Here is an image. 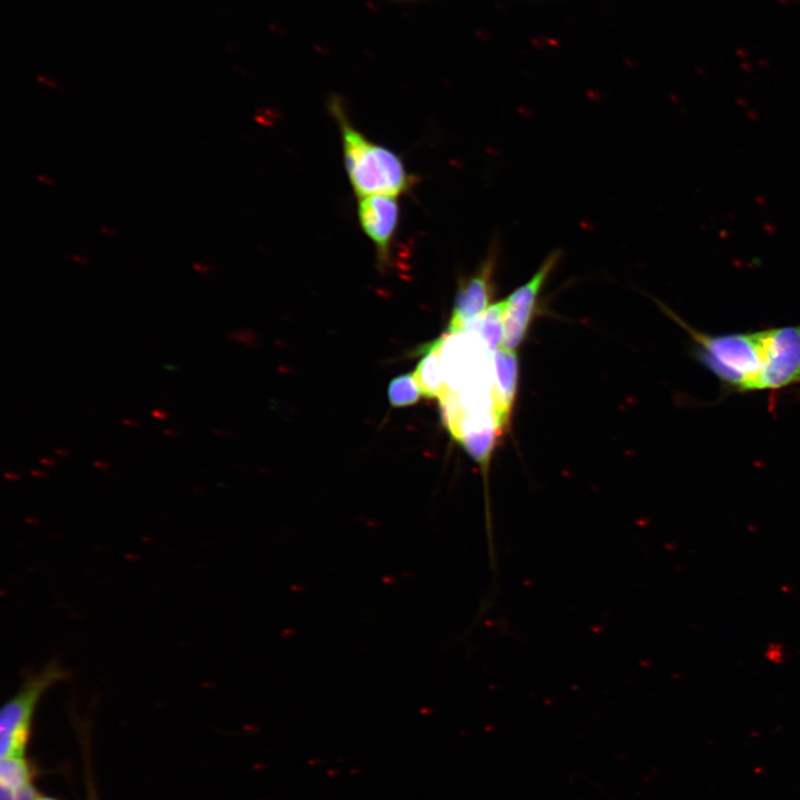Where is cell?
Here are the masks:
<instances>
[{"label": "cell", "mask_w": 800, "mask_h": 800, "mask_svg": "<svg viewBox=\"0 0 800 800\" xmlns=\"http://www.w3.org/2000/svg\"><path fill=\"white\" fill-rule=\"evenodd\" d=\"M357 216L362 231L373 243L379 259L388 260L400 223L398 197L387 194L360 197Z\"/></svg>", "instance_id": "7"}, {"label": "cell", "mask_w": 800, "mask_h": 800, "mask_svg": "<svg viewBox=\"0 0 800 800\" xmlns=\"http://www.w3.org/2000/svg\"><path fill=\"white\" fill-rule=\"evenodd\" d=\"M392 1H399V2L401 1L402 2V1H414V0H392Z\"/></svg>", "instance_id": "22"}, {"label": "cell", "mask_w": 800, "mask_h": 800, "mask_svg": "<svg viewBox=\"0 0 800 800\" xmlns=\"http://www.w3.org/2000/svg\"><path fill=\"white\" fill-rule=\"evenodd\" d=\"M764 362L757 391L777 393L800 383V324L763 329Z\"/></svg>", "instance_id": "4"}, {"label": "cell", "mask_w": 800, "mask_h": 800, "mask_svg": "<svg viewBox=\"0 0 800 800\" xmlns=\"http://www.w3.org/2000/svg\"><path fill=\"white\" fill-rule=\"evenodd\" d=\"M0 791L1 800H36L40 797L32 784L24 756L1 758Z\"/></svg>", "instance_id": "9"}, {"label": "cell", "mask_w": 800, "mask_h": 800, "mask_svg": "<svg viewBox=\"0 0 800 800\" xmlns=\"http://www.w3.org/2000/svg\"><path fill=\"white\" fill-rule=\"evenodd\" d=\"M492 412L501 430L509 423L513 408L517 381L518 359L514 350L500 347L492 354Z\"/></svg>", "instance_id": "8"}, {"label": "cell", "mask_w": 800, "mask_h": 800, "mask_svg": "<svg viewBox=\"0 0 800 800\" xmlns=\"http://www.w3.org/2000/svg\"><path fill=\"white\" fill-rule=\"evenodd\" d=\"M68 671L51 660L24 677L18 691L3 704L0 713V756H24L32 718L42 696L63 682Z\"/></svg>", "instance_id": "3"}, {"label": "cell", "mask_w": 800, "mask_h": 800, "mask_svg": "<svg viewBox=\"0 0 800 800\" xmlns=\"http://www.w3.org/2000/svg\"><path fill=\"white\" fill-rule=\"evenodd\" d=\"M40 463L43 464V466H47V467H52V466L56 464V461H54L53 459L43 457V458L40 459Z\"/></svg>", "instance_id": "14"}, {"label": "cell", "mask_w": 800, "mask_h": 800, "mask_svg": "<svg viewBox=\"0 0 800 800\" xmlns=\"http://www.w3.org/2000/svg\"><path fill=\"white\" fill-rule=\"evenodd\" d=\"M30 472H31V474L37 476V477H44L47 474L42 470H31Z\"/></svg>", "instance_id": "20"}, {"label": "cell", "mask_w": 800, "mask_h": 800, "mask_svg": "<svg viewBox=\"0 0 800 800\" xmlns=\"http://www.w3.org/2000/svg\"><path fill=\"white\" fill-rule=\"evenodd\" d=\"M93 466L97 468H100V469H107L109 467V464L106 461H101V460L94 461Z\"/></svg>", "instance_id": "16"}, {"label": "cell", "mask_w": 800, "mask_h": 800, "mask_svg": "<svg viewBox=\"0 0 800 800\" xmlns=\"http://www.w3.org/2000/svg\"><path fill=\"white\" fill-rule=\"evenodd\" d=\"M503 312L504 300H501L491 304L479 318L468 324L463 331L473 332L484 348L490 353H494L502 343Z\"/></svg>", "instance_id": "11"}, {"label": "cell", "mask_w": 800, "mask_h": 800, "mask_svg": "<svg viewBox=\"0 0 800 800\" xmlns=\"http://www.w3.org/2000/svg\"><path fill=\"white\" fill-rule=\"evenodd\" d=\"M151 414H152L154 418L160 419V420H166V419H168V413H167L164 410H162V409H154V410H152Z\"/></svg>", "instance_id": "13"}, {"label": "cell", "mask_w": 800, "mask_h": 800, "mask_svg": "<svg viewBox=\"0 0 800 800\" xmlns=\"http://www.w3.org/2000/svg\"><path fill=\"white\" fill-rule=\"evenodd\" d=\"M54 452H56L57 454H59V456H62V457H68V456H70V452H69L68 450H66V449H56Z\"/></svg>", "instance_id": "18"}, {"label": "cell", "mask_w": 800, "mask_h": 800, "mask_svg": "<svg viewBox=\"0 0 800 800\" xmlns=\"http://www.w3.org/2000/svg\"><path fill=\"white\" fill-rule=\"evenodd\" d=\"M3 476H4L7 479H11V480H16V479H19V478H20L19 474L13 473L12 471H6V472L3 473Z\"/></svg>", "instance_id": "15"}, {"label": "cell", "mask_w": 800, "mask_h": 800, "mask_svg": "<svg viewBox=\"0 0 800 800\" xmlns=\"http://www.w3.org/2000/svg\"><path fill=\"white\" fill-rule=\"evenodd\" d=\"M442 341L443 336L421 348L423 357L413 372L421 394L428 398H440L448 391L440 359Z\"/></svg>", "instance_id": "10"}, {"label": "cell", "mask_w": 800, "mask_h": 800, "mask_svg": "<svg viewBox=\"0 0 800 800\" xmlns=\"http://www.w3.org/2000/svg\"><path fill=\"white\" fill-rule=\"evenodd\" d=\"M72 259H73L74 261H78V262L82 263V264L87 262V260H82V257H78V256H73Z\"/></svg>", "instance_id": "21"}, {"label": "cell", "mask_w": 800, "mask_h": 800, "mask_svg": "<svg viewBox=\"0 0 800 800\" xmlns=\"http://www.w3.org/2000/svg\"><path fill=\"white\" fill-rule=\"evenodd\" d=\"M329 107L340 130L347 176L358 198L372 194L399 197L407 192L413 178L400 156L358 130L338 98H332Z\"/></svg>", "instance_id": "1"}, {"label": "cell", "mask_w": 800, "mask_h": 800, "mask_svg": "<svg viewBox=\"0 0 800 800\" xmlns=\"http://www.w3.org/2000/svg\"><path fill=\"white\" fill-rule=\"evenodd\" d=\"M559 259V251L551 252L532 277L504 299L501 347L514 350L522 342L533 318L541 289Z\"/></svg>", "instance_id": "5"}, {"label": "cell", "mask_w": 800, "mask_h": 800, "mask_svg": "<svg viewBox=\"0 0 800 800\" xmlns=\"http://www.w3.org/2000/svg\"><path fill=\"white\" fill-rule=\"evenodd\" d=\"M690 336L693 354L726 388L754 392L764 362L763 331L713 334L699 331L658 303Z\"/></svg>", "instance_id": "2"}, {"label": "cell", "mask_w": 800, "mask_h": 800, "mask_svg": "<svg viewBox=\"0 0 800 800\" xmlns=\"http://www.w3.org/2000/svg\"><path fill=\"white\" fill-rule=\"evenodd\" d=\"M163 433L168 437H177L178 436V433L170 428L163 429Z\"/></svg>", "instance_id": "17"}, {"label": "cell", "mask_w": 800, "mask_h": 800, "mask_svg": "<svg viewBox=\"0 0 800 800\" xmlns=\"http://www.w3.org/2000/svg\"><path fill=\"white\" fill-rule=\"evenodd\" d=\"M122 422H123L124 424L129 426V427H137V426H138V422H137L136 420L123 419Z\"/></svg>", "instance_id": "19"}, {"label": "cell", "mask_w": 800, "mask_h": 800, "mask_svg": "<svg viewBox=\"0 0 800 800\" xmlns=\"http://www.w3.org/2000/svg\"><path fill=\"white\" fill-rule=\"evenodd\" d=\"M420 394L413 373L398 376L388 386V398L392 407L411 406L419 400Z\"/></svg>", "instance_id": "12"}, {"label": "cell", "mask_w": 800, "mask_h": 800, "mask_svg": "<svg viewBox=\"0 0 800 800\" xmlns=\"http://www.w3.org/2000/svg\"><path fill=\"white\" fill-rule=\"evenodd\" d=\"M497 260L498 250L490 248L477 270L461 281L454 296L447 334L462 332L491 306Z\"/></svg>", "instance_id": "6"}]
</instances>
